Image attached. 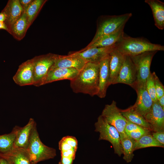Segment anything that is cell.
Wrapping results in <instances>:
<instances>
[{
	"label": "cell",
	"instance_id": "obj_13",
	"mask_svg": "<svg viewBox=\"0 0 164 164\" xmlns=\"http://www.w3.org/2000/svg\"><path fill=\"white\" fill-rule=\"evenodd\" d=\"M144 118L154 132L164 131V110L158 101L153 102L152 108Z\"/></svg>",
	"mask_w": 164,
	"mask_h": 164
},
{
	"label": "cell",
	"instance_id": "obj_8",
	"mask_svg": "<svg viewBox=\"0 0 164 164\" xmlns=\"http://www.w3.org/2000/svg\"><path fill=\"white\" fill-rule=\"evenodd\" d=\"M56 55L49 53L36 56L32 58L34 86L39 87L42 85L43 81L53 63Z\"/></svg>",
	"mask_w": 164,
	"mask_h": 164
},
{
	"label": "cell",
	"instance_id": "obj_26",
	"mask_svg": "<svg viewBox=\"0 0 164 164\" xmlns=\"http://www.w3.org/2000/svg\"><path fill=\"white\" fill-rule=\"evenodd\" d=\"M16 132L15 126L10 133L0 135V155L8 153L14 147Z\"/></svg>",
	"mask_w": 164,
	"mask_h": 164
},
{
	"label": "cell",
	"instance_id": "obj_11",
	"mask_svg": "<svg viewBox=\"0 0 164 164\" xmlns=\"http://www.w3.org/2000/svg\"><path fill=\"white\" fill-rule=\"evenodd\" d=\"M136 79V72L135 65L130 56H125L123 64L113 84L123 83L133 88Z\"/></svg>",
	"mask_w": 164,
	"mask_h": 164
},
{
	"label": "cell",
	"instance_id": "obj_25",
	"mask_svg": "<svg viewBox=\"0 0 164 164\" xmlns=\"http://www.w3.org/2000/svg\"><path fill=\"white\" fill-rule=\"evenodd\" d=\"M120 110L128 121L152 131L150 125L144 117L136 112L132 106L126 109Z\"/></svg>",
	"mask_w": 164,
	"mask_h": 164
},
{
	"label": "cell",
	"instance_id": "obj_12",
	"mask_svg": "<svg viewBox=\"0 0 164 164\" xmlns=\"http://www.w3.org/2000/svg\"><path fill=\"white\" fill-rule=\"evenodd\" d=\"M13 79L14 82L20 86L33 85V65L32 59L27 60L19 66Z\"/></svg>",
	"mask_w": 164,
	"mask_h": 164
},
{
	"label": "cell",
	"instance_id": "obj_9",
	"mask_svg": "<svg viewBox=\"0 0 164 164\" xmlns=\"http://www.w3.org/2000/svg\"><path fill=\"white\" fill-rule=\"evenodd\" d=\"M58 145L61 153L59 164H73L78 148L76 138L72 136H64L59 142Z\"/></svg>",
	"mask_w": 164,
	"mask_h": 164
},
{
	"label": "cell",
	"instance_id": "obj_15",
	"mask_svg": "<svg viewBox=\"0 0 164 164\" xmlns=\"http://www.w3.org/2000/svg\"><path fill=\"white\" fill-rule=\"evenodd\" d=\"M86 63L83 59L77 56L70 54L67 56L56 54L50 69L57 68H74L80 71Z\"/></svg>",
	"mask_w": 164,
	"mask_h": 164
},
{
	"label": "cell",
	"instance_id": "obj_37",
	"mask_svg": "<svg viewBox=\"0 0 164 164\" xmlns=\"http://www.w3.org/2000/svg\"><path fill=\"white\" fill-rule=\"evenodd\" d=\"M0 164H10L5 158L0 156Z\"/></svg>",
	"mask_w": 164,
	"mask_h": 164
},
{
	"label": "cell",
	"instance_id": "obj_34",
	"mask_svg": "<svg viewBox=\"0 0 164 164\" xmlns=\"http://www.w3.org/2000/svg\"><path fill=\"white\" fill-rule=\"evenodd\" d=\"M152 135L157 141L164 145V131L153 132Z\"/></svg>",
	"mask_w": 164,
	"mask_h": 164
},
{
	"label": "cell",
	"instance_id": "obj_35",
	"mask_svg": "<svg viewBox=\"0 0 164 164\" xmlns=\"http://www.w3.org/2000/svg\"><path fill=\"white\" fill-rule=\"evenodd\" d=\"M33 1V0H19L20 3L24 11L25 10Z\"/></svg>",
	"mask_w": 164,
	"mask_h": 164
},
{
	"label": "cell",
	"instance_id": "obj_39",
	"mask_svg": "<svg viewBox=\"0 0 164 164\" xmlns=\"http://www.w3.org/2000/svg\"><path fill=\"white\" fill-rule=\"evenodd\" d=\"M6 19V16L2 12L0 13V22H4Z\"/></svg>",
	"mask_w": 164,
	"mask_h": 164
},
{
	"label": "cell",
	"instance_id": "obj_19",
	"mask_svg": "<svg viewBox=\"0 0 164 164\" xmlns=\"http://www.w3.org/2000/svg\"><path fill=\"white\" fill-rule=\"evenodd\" d=\"M79 70L74 68H57L50 70L42 85L55 81L73 79L78 74Z\"/></svg>",
	"mask_w": 164,
	"mask_h": 164
},
{
	"label": "cell",
	"instance_id": "obj_14",
	"mask_svg": "<svg viewBox=\"0 0 164 164\" xmlns=\"http://www.w3.org/2000/svg\"><path fill=\"white\" fill-rule=\"evenodd\" d=\"M134 89L136 91L137 97L135 103L132 106L144 117L150 111L153 101L146 89L145 86H136Z\"/></svg>",
	"mask_w": 164,
	"mask_h": 164
},
{
	"label": "cell",
	"instance_id": "obj_6",
	"mask_svg": "<svg viewBox=\"0 0 164 164\" xmlns=\"http://www.w3.org/2000/svg\"><path fill=\"white\" fill-rule=\"evenodd\" d=\"M158 51L146 52L141 54L130 56L134 64L136 72V86H145L146 81L151 73L150 68L152 59Z\"/></svg>",
	"mask_w": 164,
	"mask_h": 164
},
{
	"label": "cell",
	"instance_id": "obj_10",
	"mask_svg": "<svg viewBox=\"0 0 164 164\" xmlns=\"http://www.w3.org/2000/svg\"><path fill=\"white\" fill-rule=\"evenodd\" d=\"M115 44L105 47H93L72 53L70 54L77 56L86 63L98 64L108 56L115 46Z\"/></svg>",
	"mask_w": 164,
	"mask_h": 164
},
{
	"label": "cell",
	"instance_id": "obj_38",
	"mask_svg": "<svg viewBox=\"0 0 164 164\" xmlns=\"http://www.w3.org/2000/svg\"><path fill=\"white\" fill-rule=\"evenodd\" d=\"M0 29H4L8 32V29L4 22H0Z\"/></svg>",
	"mask_w": 164,
	"mask_h": 164
},
{
	"label": "cell",
	"instance_id": "obj_22",
	"mask_svg": "<svg viewBox=\"0 0 164 164\" xmlns=\"http://www.w3.org/2000/svg\"><path fill=\"white\" fill-rule=\"evenodd\" d=\"M153 14L155 26L159 29L164 28V3L159 0H145Z\"/></svg>",
	"mask_w": 164,
	"mask_h": 164
},
{
	"label": "cell",
	"instance_id": "obj_18",
	"mask_svg": "<svg viewBox=\"0 0 164 164\" xmlns=\"http://www.w3.org/2000/svg\"><path fill=\"white\" fill-rule=\"evenodd\" d=\"M109 55L99 63L98 91L97 95L101 98H104L107 88L109 86L110 71Z\"/></svg>",
	"mask_w": 164,
	"mask_h": 164
},
{
	"label": "cell",
	"instance_id": "obj_24",
	"mask_svg": "<svg viewBox=\"0 0 164 164\" xmlns=\"http://www.w3.org/2000/svg\"><path fill=\"white\" fill-rule=\"evenodd\" d=\"M29 28L26 14L24 11L21 16L13 24L9 33L18 40L25 36Z\"/></svg>",
	"mask_w": 164,
	"mask_h": 164
},
{
	"label": "cell",
	"instance_id": "obj_31",
	"mask_svg": "<svg viewBox=\"0 0 164 164\" xmlns=\"http://www.w3.org/2000/svg\"><path fill=\"white\" fill-rule=\"evenodd\" d=\"M155 85L156 97L158 100L164 95V87L155 72L152 73Z\"/></svg>",
	"mask_w": 164,
	"mask_h": 164
},
{
	"label": "cell",
	"instance_id": "obj_17",
	"mask_svg": "<svg viewBox=\"0 0 164 164\" xmlns=\"http://www.w3.org/2000/svg\"><path fill=\"white\" fill-rule=\"evenodd\" d=\"M36 124L34 119L30 118L27 124L23 127L16 126L14 147L26 150L29 144L32 131Z\"/></svg>",
	"mask_w": 164,
	"mask_h": 164
},
{
	"label": "cell",
	"instance_id": "obj_28",
	"mask_svg": "<svg viewBox=\"0 0 164 164\" xmlns=\"http://www.w3.org/2000/svg\"><path fill=\"white\" fill-rule=\"evenodd\" d=\"M150 147L163 148L164 145L157 141L150 133L144 135L138 140L135 141L134 150Z\"/></svg>",
	"mask_w": 164,
	"mask_h": 164
},
{
	"label": "cell",
	"instance_id": "obj_33",
	"mask_svg": "<svg viewBox=\"0 0 164 164\" xmlns=\"http://www.w3.org/2000/svg\"><path fill=\"white\" fill-rule=\"evenodd\" d=\"M145 128L127 120L125 127V132L134 131L141 130Z\"/></svg>",
	"mask_w": 164,
	"mask_h": 164
},
{
	"label": "cell",
	"instance_id": "obj_21",
	"mask_svg": "<svg viewBox=\"0 0 164 164\" xmlns=\"http://www.w3.org/2000/svg\"><path fill=\"white\" fill-rule=\"evenodd\" d=\"M124 28L117 31L104 36L93 43L88 45L83 50L93 47H105L114 45L124 36Z\"/></svg>",
	"mask_w": 164,
	"mask_h": 164
},
{
	"label": "cell",
	"instance_id": "obj_27",
	"mask_svg": "<svg viewBox=\"0 0 164 164\" xmlns=\"http://www.w3.org/2000/svg\"><path fill=\"white\" fill-rule=\"evenodd\" d=\"M46 1L33 0L25 10L28 27H29L37 16L41 9Z\"/></svg>",
	"mask_w": 164,
	"mask_h": 164
},
{
	"label": "cell",
	"instance_id": "obj_16",
	"mask_svg": "<svg viewBox=\"0 0 164 164\" xmlns=\"http://www.w3.org/2000/svg\"><path fill=\"white\" fill-rule=\"evenodd\" d=\"M2 12L5 15L6 19L4 22L9 32L13 24L21 16L24 10L19 0H9Z\"/></svg>",
	"mask_w": 164,
	"mask_h": 164
},
{
	"label": "cell",
	"instance_id": "obj_4",
	"mask_svg": "<svg viewBox=\"0 0 164 164\" xmlns=\"http://www.w3.org/2000/svg\"><path fill=\"white\" fill-rule=\"evenodd\" d=\"M132 15V13H127L104 18L99 23L95 35L88 45L93 43L104 36L113 33L124 28Z\"/></svg>",
	"mask_w": 164,
	"mask_h": 164
},
{
	"label": "cell",
	"instance_id": "obj_3",
	"mask_svg": "<svg viewBox=\"0 0 164 164\" xmlns=\"http://www.w3.org/2000/svg\"><path fill=\"white\" fill-rule=\"evenodd\" d=\"M36 123L32 131L28 147L26 150L31 164L54 158L56 155L55 149L44 145L41 141Z\"/></svg>",
	"mask_w": 164,
	"mask_h": 164
},
{
	"label": "cell",
	"instance_id": "obj_36",
	"mask_svg": "<svg viewBox=\"0 0 164 164\" xmlns=\"http://www.w3.org/2000/svg\"><path fill=\"white\" fill-rule=\"evenodd\" d=\"M158 101L159 105L164 110V95L161 97Z\"/></svg>",
	"mask_w": 164,
	"mask_h": 164
},
{
	"label": "cell",
	"instance_id": "obj_20",
	"mask_svg": "<svg viewBox=\"0 0 164 164\" xmlns=\"http://www.w3.org/2000/svg\"><path fill=\"white\" fill-rule=\"evenodd\" d=\"M109 57L110 85L113 84L118 75L124 62L125 56L118 51L115 47L110 53Z\"/></svg>",
	"mask_w": 164,
	"mask_h": 164
},
{
	"label": "cell",
	"instance_id": "obj_5",
	"mask_svg": "<svg viewBox=\"0 0 164 164\" xmlns=\"http://www.w3.org/2000/svg\"><path fill=\"white\" fill-rule=\"evenodd\" d=\"M95 131L100 133L99 140L109 142L113 147L114 153L119 156L123 154L120 135L117 130L109 124L101 116H99L94 124Z\"/></svg>",
	"mask_w": 164,
	"mask_h": 164
},
{
	"label": "cell",
	"instance_id": "obj_1",
	"mask_svg": "<svg viewBox=\"0 0 164 164\" xmlns=\"http://www.w3.org/2000/svg\"><path fill=\"white\" fill-rule=\"evenodd\" d=\"M99 64L87 63L77 75L70 80L73 91L93 97L98 91Z\"/></svg>",
	"mask_w": 164,
	"mask_h": 164
},
{
	"label": "cell",
	"instance_id": "obj_23",
	"mask_svg": "<svg viewBox=\"0 0 164 164\" xmlns=\"http://www.w3.org/2000/svg\"><path fill=\"white\" fill-rule=\"evenodd\" d=\"M0 156L6 159L10 164H31L26 150L14 147L9 152Z\"/></svg>",
	"mask_w": 164,
	"mask_h": 164
},
{
	"label": "cell",
	"instance_id": "obj_7",
	"mask_svg": "<svg viewBox=\"0 0 164 164\" xmlns=\"http://www.w3.org/2000/svg\"><path fill=\"white\" fill-rule=\"evenodd\" d=\"M101 116L109 124L116 128L121 140L128 137L125 130L127 120L117 107L115 101H113L110 104L105 105Z\"/></svg>",
	"mask_w": 164,
	"mask_h": 164
},
{
	"label": "cell",
	"instance_id": "obj_29",
	"mask_svg": "<svg viewBox=\"0 0 164 164\" xmlns=\"http://www.w3.org/2000/svg\"><path fill=\"white\" fill-rule=\"evenodd\" d=\"M135 141L127 137L121 140L123 159L127 163L130 162L134 156L133 152Z\"/></svg>",
	"mask_w": 164,
	"mask_h": 164
},
{
	"label": "cell",
	"instance_id": "obj_32",
	"mask_svg": "<svg viewBox=\"0 0 164 164\" xmlns=\"http://www.w3.org/2000/svg\"><path fill=\"white\" fill-rule=\"evenodd\" d=\"M151 131L149 129L144 128L134 131L126 132V133L128 137L136 141L144 135L150 133Z\"/></svg>",
	"mask_w": 164,
	"mask_h": 164
},
{
	"label": "cell",
	"instance_id": "obj_30",
	"mask_svg": "<svg viewBox=\"0 0 164 164\" xmlns=\"http://www.w3.org/2000/svg\"><path fill=\"white\" fill-rule=\"evenodd\" d=\"M145 88L153 102L157 101L154 79L152 73H150L147 78Z\"/></svg>",
	"mask_w": 164,
	"mask_h": 164
},
{
	"label": "cell",
	"instance_id": "obj_2",
	"mask_svg": "<svg viewBox=\"0 0 164 164\" xmlns=\"http://www.w3.org/2000/svg\"><path fill=\"white\" fill-rule=\"evenodd\" d=\"M115 48L124 56H129L148 51L164 50V46L152 43L145 39L125 36L116 44Z\"/></svg>",
	"mask_w": 164,
	"mask_h": 164
}]
</instances>
